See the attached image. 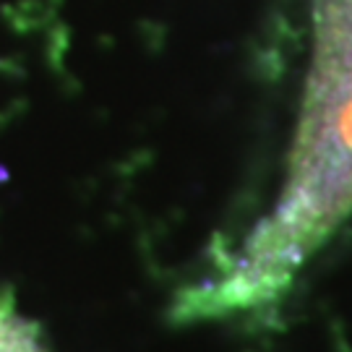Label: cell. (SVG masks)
I'll return each mask as SVG.
<instances>
[{"label": "cell", "instance_id": "obj_1", "mask_svg": "<svg viewBox=\"0 0 352 352\" xmlns=\"http://www.w3.org/2000/svg\"><path fill=\"white\" fill-rule=\"evenodd\" d=\"M314 58L287 180L232 272L199 289L188 311L274 300L302 261L352 214V0H308Z\"/></svg>", "mask_w": 352, "mask_h": 352}, {"label": "cell", "instance_id": "obj_2", "mask_svg": "<svg viewBox=\"0 0 352 352\" xmlns=\"http://www.w3.org/2000/svg\"><path fill=\"white\" fill-rule=\"evenodd\" d=\"M0 352H47L42 329L19 311L6 287H0Z\"/></svg>", "mask_w": 352, "mask_h": 352}]
</instances>
